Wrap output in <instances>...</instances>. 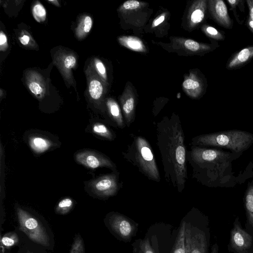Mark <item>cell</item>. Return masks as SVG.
I'll use <instances>...</instances> for the list:
<instances>
[{"label": "cell", "mask_w": 253, "mask_h": 253, "mask_svg": "<svg viewBox=\"0 0 253 253\" xmlns=\"http://www.w3.org/2000/svg\"><path fill=\"white\" fill-rule=\"evenodd\" d=\"M156 143L166 180L181 192L187 180L185 136L177 117L164 118L156 124Z\"/></svg>", "instance_id": "1"}, {"label": "cell", "mask_w": 253, "mask_h": 253, "mask_svg": "<svg viewBox=\"0 0 253 253\" xmlns=\"http://www.w3.org/2000/svg\"><path fill=\"white\" fill-rule=\"evenodd\" d=\"M132 138L131 143L122 152L123 157L149 179L160 181L159 171L150 144L141 136Z\"/></svg>", "instance_id": "2"}, {"label": "cell", "mask_w": 253, "mask_h": 253, "mask_svg": "<svg viewBox=\"0 0 253 253\" xmlns=\"http://www.w3.org/2000/svg\"><path fill=\"white\" fill-rule=\"evenodd\" d=\"M252 139V136L246 132L230 131L197 136L192 138V144L224 147L238 152L245 149Z\"/></svg>", "instance_id": "3"}, {"label": "cell", "mask_w": 253, "mask_h": 253, "mask_svg": "<svg viewBox=\"0 0 253 253\" xmlns=\"http://www.w3.org/2000/svg\"><path fill=\"white\" fill-rule=\"evenodd\" d=\"M19 230L33 242L45 247L51 246V237L46 227L40 219L28 211L16 209Z\"/></svg>", "instance_id": "4"}, {"label": "cell", "mask_w": 253, "mask_h": 253, "mask_svg": "<svg viewBox=\"0 0 253 253\" xmlns=\"http://www.w3.org/2000/svg\"><path fill=\"white\" fill-rule=\"evenodd\" d=\"M104 222L110 232L119 240L124 242H130L138 230L137 223L118 212L109 213Z\"/></svg>", "instance_id": "5"}, {"label": "cell", "mask_w": 253, "mask_h": 253, "mask_svg": "<svg viewBox=\"0 0 253 253\" xmlns=\"http://www.w3.org/2000/svg\"><path fill=\"white\" fill-rule=\"evenodd\" d=\"M209 228H202L186 223L185 253H208L210 244Z\"/></svg>", "instance_id": "6"}, {"label": "cell", "mask_w": 253, "mask_h": 253, "mask_svg": "<svg viewBox=\"0 0 253 253\" xmlns=\"http://www.w3.org/2000/svg\"><path fill=\"white\" fill-rule=\"evenodd\" d=\"M228 250L231 253H253V236L243 228L239 217L230 231Z\"/></svg>", "instance_id": "7"}, {"label": "cell", "mask_w": 253, "mask_h": 253, "mask_svg": "<svg viewBox=\"0 0 253 253\" xmlns=\"http://www.w3.org/2000/svg\"><path fill=\"white\" fill-rule=\"evenodd\" d=\"M118 176L116 171L115 173L98 177L90 184L92 191L96 195L102 198L115 195L122 186L119 182Z\"/></svg>", "instance_id": "8"}, {"label": "cell", "mask_w": 253, "mask_h": 253, "mask_svg": "<svg viewBox=\"0 0 253 253\" xmlns=\"http://www.w3.org/2000/svg\"><path fill=\"white\" fill-rule=\"evenodd\" d=\"M80 164L90 169L107 167L116 170V166L108 157L92 151H84L78 153L75 156Z\"/></svg>", "instance_id": "9"}, {"label": "cell", "mask_w": 253, "mask_h": 253, "mask_svg": "<svg viewBox=\"0 0 253 253\" xmlns=\"http://www.w3.org/2000/svg\"><path fill=\"white\" fill-rule=\"evenodd\" d=\"M211 13L214 19L222 26L230 28L232 21L228 12L227 6L222 0L209 1Z\"/></svg>", "instance_id": "10"}, {"label": "cell", "mask_w": 253, "mask_h": 253, "mask_svg": "<svg viewBox=\"0 0 253 253\" xmlns=\"http://www.w3.org/2000/svg\"><path fill=\"white\" fill-rule=\"evenodd\" d=\"M253 57V46L246 47L239 52L230 60L227 68L233 69L245 63Z\"/></svg>", "instance_id": "11"}, {"label": "cell", "mask_w": 253, "mask_h": 253, "mask_svg": "<svg viewBox=\"0 0 253 253\" xmlns=\"http://www.w3.org/2000/svg\"><path fill=\"white\" fill-rule=\"evenodd\" d=\"M29 143L33 150L38 153L46 151L52 145L51 141L40 136L31 137L29 138Z\"/></svg>", "instance_id": "12"}, {"label": "cell", "mask_w": 253, "mask_h": 253, "mask_svg": "<svg viewBox=\"0 0 253 253\" xmlns=\"http://www.w3.org/2000/svg\"><path fill=\"white\" fill-rule=\"evenodd\" d=\"M107 106L110 116L117 126L120 128H124L126 125L117 103L113 100H109L107 102Z\"/></svg>", "instance_id": "13"}, {"label": "cell", "mask_w": 253, "mask_h": 253, "mask_svg": "<svg viewBox=\"0 0 253 253\" xmlns=\"http://www.w3.org/2000/svg\"><path fill=\"white\" fill-rule=\"evenodd\" d=\"M186 222L182 220L173 246L170 253H185V229Z\"/></svg>", "instance_id": "14"}, {"label": "cell", "mask_w": 253, "mask_h": 253, "mask_svg": "<svg viewBox=\"0 0 253 253\" xmlns=\"http://www.w3.org/2000/svg\"><path fill=\"white\" fill-rule=\"evenodd\" d=\"M133 253H156L148 238L136 240L132 244Z\"/></svg>", "instance_id": "15"}, {"label": "cell", "mask_w": 253, "mask_h": 253, "mask_svg": "<svg viewBox=\"0 0 253 253\" xmlns=\"http://www.w3.org/2000/svg\"><path fill=\"white\" fill-rule=\"evenodd\" d=\"M92 129L95 134L110 140H113L116 137L107 126L100 123L94 124Z\"/></svg>", "instance_id": "16"}, {"label": "cell", "mask_w": 253, "mask_h": 253, "mask_svg": "<svg viewBox=\"0 0 253 253\" xmlns=\"http://www.w3.org/2000/svg\"><path fill=\"white\" fill-rule=\"evenodd\" d=\"M205 1H201L191 14V22L197 24L202 22L205 16Z\"/></svg>", "instance_id": "17"}, {"label": "cell", "mask_w": 253, "mask_h": 253, "mask_svg": "<svg viewBox=\"0 0 253 253\" xmlns=\"http://www.w3.org/2000/svg\"><path fill=\"white\" fill-rule=\"evenodd\" d=\"M19 238L15 232H9L4 235L0 239L1 245L5 248H9L19 242Z\"/></svg>", "instance_id": "18"}, {"label": "cell", "mask_w": 253, "mask_h": 253, "mask_svg": "<svg viewBox=\"0 0 253 253\" xmlns=\"http://www.w3.org/2000/svg\"><path fill=\"white\" fill-rule=\"evenodd\" d=\"M89 92L93 99H99L103 92V86L101 83L96 80H92L89 85Z\"/></svg>", "instance_id": "19"}, {"label": "cell", "mask_w": 253, "mask_h": 253, "mask_svg": "<svg viewBox=\"0 0 253 253\" xmlns=\"http://www.w3.org/2000/svg\"><path fill=\"white\" fill-rule=\"evenodd\" d=\"M73 201L70 198H65L61 200L57 204L55 211L60 214L67 213L73 206Z\"/></svg>", "instance_id": "20"}, {"label": "cell", "mask_w": 253, "mask_h": 253, "mask_svg": "<svg viewBox=\"0 0 253 253\" xmlns=\"http://www.w3.org/2000/svg\"><path fill=\"white\" fill-rule=\"evenodd\" d=\"M70 253H85L84 243L79 234L75 237Z\"/></svg>", "instance_id": "21"}, {"label": "cell", "mask_w": 253, "mask_h": 253, "mask_svg": "<svg viewBox=\"0 0 253 253\" xmlns=\"http://www.w3.org/2000/svg\"><path fill=\"white\" fill-rule=\"evenodd\" d=\"M33 13L35 19L39 22L44 21L46 18L45 9L40 3L35 5L33 9Z\"/></svg>", "instance_id": "22"}, {"label": "cell", "mask_w": 253, "mask_h": 253, "mask_svg": "<svg viewBox=\"0 0 253 253\" xmlns=\"http://www.w3.org/2000/svg\"><path fill=\"white\" fill-rule=\"evenodd\" d=\"M183 86L186 89L196 90L197 93L201 89L200 83L197 80L191 79L184 81L183 83Z\"/></svg>", "instance_id": "23"}, {"label": "cell", "mask_w": 253, "mask_h": 253, "mask_svg": "<svg viewBox=\"0 0 253 253\" xmlns=\"http://www.w3.org/2000/svg\"><path fill=\"white\" fill-rule=\"evenodd\" d=\"M124 41L126 45L132 49L140 50L143 48L142 42L137 39L133 38H127Z\"/></svg>", "instance_id": "24"}, {"label": "cell", "mask_w": 253, "mask_h": 253, "mask_svg": "<svg viewBox=\"0 0 253 253\" xmlns=\"http://www.w3.org/2000/svg\"><path fill=\"white\" fill-rule=\"evenodd\" d=\"M205 32L209 36L216 40H223L224 39L223 35L213 27H206L205 28Z\"/></svg>", "instance_id": "25"}, {"label": "cell", "mask_w": 253, "mask_h": 253, "mask_svg": "<svg viewBox=\"0 0 253 253\" xmlns=\"http://www.w3.org/2000/svg\"><path fill=\"white\" fill-rule=\"evenodd\" d=\"M92 19L89 16L84 17L83 23L80 27L84 33H88L92 27Z\"/></svg>", "instance_id": "26"}, {"label": "cell", "mask_w": 253, "mask_h": 253, "mask_svg": "<svg viewBox=\"0 0 253 253\" xmlns=\"http://www.w3.org/2000/svg\"><path fill=\"white\" fill-rule=\"evenodd\" d=\"M185 47L192 51H197L201 49V45L197 42L192 40H187L184 42Z\"/></svg>", "instance_id": "27"}, {"label": "cell", "mask_w": 253, "mask_h": 253, "mask_svg": "<svg viewBox=\"0 0 253 253\" xmlns=\"http://www.w3.org/2000/svg\"><path fill=\"white\" fill-rule=\"evenodd\" d=\"M29 88L31 91L35 95L40 94L42 92L41 85L37 82H31L29 84Z\"/></svg>", "instance_id": "28"}, {"label": "cell", "mask_w": 253, "mask_h": 253, "mask_svg": "<svg viewBox=\"0 0 253 253\" xmlns=\"http://www.w3.org/2000/svg\"><path fill=\"white\" fill-rule=\"evenodd\" d=\"M140 2L137 0H130L125 2L123 3V7L126 9H133L138 7Z\"/></svg>", "instance_id": "29"}, {"label": "cell", "mask_w": 253, "mask_h": 253, "mask_svg": "<svg viewBox=\"0 0 253 253\" xmlns=\"http://www.w3.org/2000/svg\"><path fill=\"white\" fill-rule=\"evenodd\" d=\"M76 60L74 56L72 55L68 56L64 60V65L67 69H71L76 64Z\"/></svg>", "instance_id": "30"}, {"label": "cell", "mask_w": 253, "mask_h": 253, "mask_svg": "<svg viewBox=\"0 0 253 253\" xmlns=\"http://www.w3.org/2000/svg\"><path fill=\"white\" fill-rule=\"evenodd\" d=\"M0 45L1 50H4L7 45L6 36L2 32H0Z\"/></svg>", "instance_id": "31"}, {"label": "cell", "mask_w": 253, "mask_h": 253, "mask_svg": "<svg viewBox=\"0 0 253 253\" xmlns=\"http://www.w3.org/2000/svg\"><path fill=\"white\" fill-rule=\"evenodd\" d=\"M96 67L98 72L102 76H104L106 74V69L103 63L100 61L96 63Z\"/></svg>", "instance_id": "32"}, {"label": "cell", "mask_w": 253, "mask_h": 253, "mask_svg": "<svg viewBox=\"0 0 253 253\" xmlns=\"http://www.w3.org/2000/svg\"><path fill=\"white\" fill-rule=\"evenodd\" d=\"M247 3L249 9V17L253 20V0H247Z\"/></svg>", "instance_id": "33"}, {"label": "cell", "mask_w": 253, "mask_h": 253, "mask_svg": "<svg viewBox=\"0 0 253 253\" xmlns=\"http://www.w3.org/2000/svg\"><path fill=\"white\" fill-rule=\"evenodd\" d=\"M19 40L22 44L26 45L30 41V37L27 35H24L22 37H20Z\"/></svg>", "instance_id": "34"}, {"label": "cell", "mask_w": 253, "mask_h": 253, "mask_svg": "<svg viewBox=\"0 0 253 253\" xmlns=\"http://www.w3.org/2000/svg\"><path fill=\"white\" fill-rule=\"evenodd\" d=\"M20 253H37L34 250L31 249L29 248H27V246H25L24 247L22 248L20 251Z\"/></svg>", "instance_id": "35"}, {"label": "cell", "mask_w": 253, "mask_h": 253, "mask_svg": "<svg viewBox=\"0 0 253 253\" xmlns=\"http://www.w3.org/2000/svg\"><path fill=\"white\" fill-rule=\"evenodd\" d=\"M211 253H219V247L217 243H215L212 246Z\"/></svg>", "instance_id": "36"}, {"label": "cell", "mask_w": 253, "mask_h": 253, "mask_svg": "<svg viewBox=\"0 0 253 253\" xmlns=\"http://www.w3.org/2000/svg\"><path fill=\"white\" fill-rule=\"evenodd\" d=\"M165 17L164 15L160 16L159 18L156 20L154 23V26H157L163 22L165 20Z\"/></svg>", "instance_id": "37"}, {"label": "cell", "mask_w": 253, "mask_h": 253, "mask_svg": "<svg viewBox=\"0 0 253 253\" xmlns=\"http://www.w3.org/2000/svg\"><path fill=\"white\" fill-rule=\"evenodd\" d=\"M247 25L251 31L253 33V20L250 18L247 20Z\"/></svg>", "instance_id": "38"}, {"label": "cell", "mask_w": 253, "mask_h": 253, "mask_svg": "<svg viewBox=\"0 0 253 253\" xmlns=\"http://www.w3.org/2000/svg\"><path fill=\"white\" fill-rule=\"evenodd\" d=\"M228 2L230 4L232 7L234 8L237 5L240 0H228Z\"/></svg>", "instance_id": "39"}]
</instances>
